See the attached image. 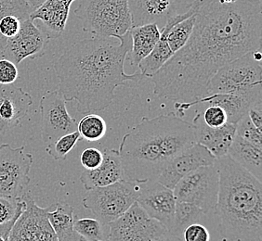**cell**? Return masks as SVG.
<instances>
[{
  "label": "cell",
  "instance_id": "cell-1",
  "mask_svg": "<svg viewBox=\"0 0 262 241\" xmlns=\"http://www.w3.org/2000/svg\"><path fill=\"white\" fill-rule=\"evenodd\" d=\"M192 5L196 18L190 39L151 77L158 98L177 102L205 98L222 67L261 51V0H193Z\"/></svg>",
  "mask_w": 262,
  "mask_h": 241
},
{
  "label": "cell",
  "instance_id": "cell-2",
  "mask_svg": "<svg viewBox=\"0 0 262 241\" xmlns=\"http://www.w3.org/2000/svg\"><path fill=\"white\" fill-rule=\"evenodd\" d=\"M118 40L94 36L78 41L57 60L59 90L67 102L76 101L84 112L103 111L111 105L118 86L142 79L141 71L126 75L124 70L130 30Z\"/></svg>",
  "mask_w": 262,
  "mask_h": 241
},
{
  "label": "cell",
  "instance_id": "cell-3",
  "mask_svg": "<svg viewBox=\"0 0 262 241\" xmlns=\"http://www.w3.org/2000/svg\"><path fill=\"white\" fill-rule=\"evenodd\" d=\"M193 144V126L175 112L143 118L119 146L124 179L141 184L157 181L166 164Z\"/></svg>",
  "mask_w": 262,
  "mask_h": 241
},
{
  "label": "cell",
  "instance_id": "cell-4",
  "mask_svg": "<svg viewBox=\"0 0 262 241\" xmlns=\"http://www.w3.org/2000/svg\"><path fill=\"white\" fill-rule=\"evenodd\" d=\"M220 190L215 207L222 236L231 241H261L262 184L230 156L215 162Z\"/></svg>",
  "mask_w": 262,
  "mask_h": 241
},
{
  "label": "cell",
  "instance_id": "cell-5",
  "mask_svg": "<svg viewBox=\"0 0 262 241\" xmlns=\"http://www.w3.org/2000/svg\"><path fill=\"white\" fill-rule=\"evenodd\" d=\"M75 14L83 30L97 37L118 39L132 28L127 0H81Z\"/></svg>",
  "mask_w": 262,
  "mask_h": 241
},
{
  "label": "cell",
  "instance_id": "cell-6",
  "mask_svg": "<svg viewBox=\"0 0 262 241\" xmlns=\"http://www.w3.org/2000/svg\"><path fill=\"white\" fill-rule=\"evenodd\" d=\"M261 60V51H253L223 66L209 81L207 95L262 93Z\"/></svg>",
  "mask_w": 262,
  "mask_h": 241
},
{
  "label": "cell",
  "instance_id": "cell-7",
  "mask_svg": "<svg viewBox=\"0 0 262 241\" xmlns=\"http://www.w3.org/2000/svg\"><path fill=\"white\" fill-rule=\"evenodd\" d=\"M141 186V183L121 179L89 191L82 203L106 226L119 218L136 202Z\"/></svg>",
  "mask_w": 262,
  "mask_h": 241
},
{
  "label": "cell",
  "instance_id": "cell-8",
  "mask_svg": "<svg viewBox=\"0 0 262 241\" xmlns=\"http://www.w3.org/2000/svg\"><path fill=\"white\" fill-rule=\"evenodd\" d=\"M177 201L196 205L205 212L215 209L220 190L217 166H203L179 181L172 189Z\"/></svg>",
  "mask_w": 262,
  "mask_h": 241
},
{
  "label": "cell",
  "instance_id": "cell-9",
  "mask_svg": "<svg viewBox=\"0 0 262 241\" xmlns=\"http://www.w3.org/2000/svg\"><path fill=\"white\" fill-rule=\"evenodd\" d=\"M109 227L107 241H158L168 232L160 222L151 218L135 202Z\"/></svg>",
  "mask_w": 262,
  "mask_h": 241
},
{
  "label": "cell",
  "instance_id": "cell-10",
  "mask_svg": "<svg viewBox=\"0 0 262 241\" xmlns=\"http://www.w3.org/2000/svg\"><path fill=\"white\" fill-rule=\"evenodd\" d=\"M33 156L25 147L12 148L9 144L0 146V195L20 198L30 182Z\"/></svg>",
  "mask_w": 262,
  "mask_h": 241
},
{
  "label": "cell",
  "instance_id": "cell-11",
  "mask_svg": "<svg viewBox=\"0 0 262 241\" xmlns=\"http://www.w3.org/2000/svg\"><path fill=\"white\" fill-rule=\"evenodd\" d=\"M66 103L59 89L48 91L41 99V136L45 148L77 129V120L69 114Z\"/></svg>",
  "mask_w": 262,
  "mask_h": 241
},
{
  "label": "cell",
  "instance_id": "cell-12",
  "mask_svg": "<svg viewBox=\"0 0 262 241\" xmlns=\"http://www.w3.org/2000/svg\"><path fill=\"white\" fill-rule=\"evenodd\" d=\"M24 198L26 210L12 226L9 241H58L48 218L50 207L41 208L26 194Z\"/></svg>",
  "mask_w": 262,
  "mask_h": 241
},
{
  "label": "cell",
  "instance_id": "cell-13",
  "mask_svg": "<svg viewBox=\"0 0 262 241\" xmlns=\"http://www.w3.org/2000/svg\"><path fill=\"white\" fill-rule=\"evenodd\" d=\"M50 40L49 34L27 18L20 21L17 35L7 40L2 58L10 60L16 65L26 59L35 60L45 53Z\"/></svg>",
  "mask_w": 262,
  "mask_h": 241
},
{
  "label": "cell",
  "instance_id": "cell-14",
  "mask_svg": "<svg viewBox=\"0 0 262 241\" xmlns=\"http://www.w3.org/2000/svg\"><path fill=\"white\" fill-rule=\"evenodd\" d=\"M217 161L207 148L198 143L180 152L166 164L157 182L173 189L184 176L203 166L214 165Z\"/></svg>",
  "mask_w": 262,
  "mask_h": 241
},
{
  "label": "cell",
  "instance_id": "cell-15",
  "mask_svg": "<svg viewBox=\"0 0 262 241\" xmlns=\"http://www.w3.org/2000/svg\"><path fill=\"white\" fill-rule=\"evenodd\" d=\"M176 199L173 190L157 181L142 183L137 203L151 218L170 228L174 218Z\"/></svg>",
  "mask_w": 262,
  "mask_h": 241
},
{
  "label": "cell",
  "instance_id": "cell-16",
  "mask_svg": "<svg viewBox=\"0 0 262 241\" xmlns=\"http://www.w3.org/2000/svg\"><path fill=\"white\" fill-rule=\"evenodd\" d=\"M258 101H262V93L213 94L191 102H176L175 113L183 115L192 106L208 103L209 105L222 107L227 113L228 123L236 125L238 120L247 114L250 107Z\"/></svg>",
  "mask_w": 262,
  "mask_h": 241
},
{
  "label": "cell",
  "instance_id": "cell-17",
  "mask_svg": "<svg viewBox=\"0 0 262 241\" xmlns=\"http://www.w3.org/2000/svg\"><path fill=\"white\" fill-rule=\"evenodd\" d=\"M32 105L29 93L13 85L0 86V134L18 126Z\"/></svg>",
  "mask_w": 262,
  "mask_h": 241
},
{
  "label": "cell",
  "instance_id": "cell-18",
  "mask_svg": "<svg viewBox=\"0 0 262 241\" xmlns=\"http://www.w3.org/2000/svg\"><path fill=\"white\" fill-rule=\"evenodd\" d=\"M195 143L207 148L216 159L227 155L235 136L236 125L227 123L225 126L213 128L207 126L202 113H196L192 120Z\"/></svg>",
  "mask_w": 262,
  "mask_h": 241
},
{
  "label": "cell",
  "instance_id": "cell-19",
  "mask_svg": "<svg viewBox=\"0 0 262 241\" xmlns=\"http://www.w3.org/2000/svg\"><path fill=\"white\" fill-rule=\"evenodd\" d=\"M124 179V172L119 152L116 150L105 149L103 161L94 170H85L81 174L80 181L86 190L109 186Z\"/></svg>",
  "mask_w": 262,
  "mask_h": 241
},
{
  "label": "cell",
  "instance_id": "cell-20",
  "mask_svg": "<svg viewBox=\"0 0 262 241\" xmlns=\"http://www.w3.org/2000/svg\"><path fill=\"white\" fill-rule=\"evenodd\" d=\"M132 27L157 23L161 29L166 20L175 14L173 0H127Z\"/></svg>",
  "mask_w": 262,
  "mask_h": 241
},
{
  "label": "cell",
  "instance_id": "cell-21",
  "mask_svg": "<svg viewBox=\"0 0 262 241\" xmlns=\"http://www.w3.org/2000/svg\"><path fill=\"white\" fill-rule=\"evenodd\" d=\"M76 0H46L29 15L30 20H40L51 38L63 33L70 13L71 5Z\"/></svg>",
  "mask_w": 262,
  "mask_h": 241
},
{
  "label": "cell",
  "instance_id": "cell-22",
  "mask_svg": "<svg viewBox=\"0 0 262 241\" xmlns=\"http://www.w3.org/2000/svg\"><path fill=\"white\" fill-rule=\"evenodd\" d=\"M161 31L157 23L135 26L130 29L131 49L129 60L132 65H139L151 53L160 38Z\"/></svg>",
  "mask_w": 262,
  "mask_h": 241
},
{
  "label": "cell",
  "instance_id": "cell-23",
  "mask_svg": "<svg viewBox=\"0 0 262 241\" xmlns=\"http://www.w3.org/2000/svg\"><path fill=\"white\" fill-rule=\"evenodd\" d=\"M228 155L239 165L256 176L258 180L261 181L262 148L255 146L235 135L228 151Z\"/></svg>",
  "mask_w": 262,
  "mask_h": 241
},
{
  "label": "cell",
  "instance_id": "cell-24",
  "mask_svg": "<svg viewBox=\"0 0 262 241\" xmlns=\"http://www.w3.org/2000/svg\"><path fill=\"white\" fill-rule=\"evenodd\" d=\"M52 206L54 210L50 206L48 218L58 241H83L74 227L76 220L74 207L66 202H58Z\"/></svg>",
  "mask_w": 262,
  "mask_h": 241
},
{
  "label": "cell",
  "instance_id": "cell-25",
  "mask_svg": "<svg viewBox=\"0 0 262 241\" xmlns=\"http://www.w3.org/2000/svg\"><path fill=\"white\" fill-rule=\"evenodd\" d=\"M172 52L166 41V35L161 31L160 38L151 53L139 63L138 67L143 77H151L171 59Z\"/></svg>",
  "mask_w": 262,
  "mask_h": 241
},
{
  "label": "cell",
  "instance_id": "cell-26",
  "mask_svg": "<svg viewBox=\"0 0 262 241\" xmlns=\"http://www.w3.org/2000/svg\"><path fill=\"white\" fill-rule=\"evenodd\" d=\"M205 212L199 207L189 202L177 201L174 218L168 233L175 237H181L185 228L198 223Z\"/></svg>",
  "mask_w": 262,
  "mask_h": 241
},
{
  "label": "cell",
  "instance_id": "cell-27",
  "mask_svg": "<svg viewBox=\"0 0 262 241\" xmlns=\"http://www.w3.org/2000/svg\"><path fill=\"white\" fill-rule=\"evenodd\" d=\"M76 130L80 134L81 139L88 142H96L105 136L107 124L99 114L90 113L84 116L77 123Z\"/></svg>",
  "mask_w": 262,
  "mask_h": 241
},
{
  "label": "cell",
  "instance_id": "cell-28",
  "mask_svg": "<svg viewBox=\"0 0 262 241\" xmlns=\"http://www.w3.org/2000/svg\"><path fill=\"white\" fill-rule=\"evenodd\" d=\"M33 9L25 0H0V20L6 15H14L20 20L29 18ZM7 39L0 35V58L3 56Z\"/></svg>",
  "mask_w": 262,
  "mask_h": 241
},
{
  "label": "cell",
  "instance_id": "cell-29",
  "mask_svg": "<svg viewBox=\"0 0 262 241\" xmlns=\"http://www.w3.org/2000/svg\"><path fill=\"white\" fill-rule=\"evenodd\" d=\"M26 207L24 195L20 198L0 195V226L17 221Z\"/></svg>",
  "mask_w": 262,
  "mask_h": 241
},
{
  "label": "cell",
  "instance_id": "cell-30",
  "mask_svg": "<svg viewBox=\"0 0 262 241\" xmlns=\"http://www.w3.org/2000/svg\"><path fill=\"white\" fill-rule=\"evenodd\" d=\"M103 224L98 219L93 218H82L76 219L74 223V227L83 241L105 240L106 237L103 230Z\"/></svg>",
  "mask_w": 262,
  "mask_h": 241
},
{
  "label": "cell",
  "instance_id": "cell-31",
  "mask_svg": "<svg viewBox=\"0 0 262 241\" xmlns=\"http://www.w3.org/2000/svg\"><path fill=\"white\" fill-rule=\"evenodd\" d=\"M80 140V134L77 130L74 131L59 137L51 145L45 148V150L56 161H62L66 160V156L76 147V143Z\"/></svg>",
  "mask_w": 262,
  "mask_h": 241
},
{
  "label": "cell",
  "instance_id": "cell-32",
  "mask_svg": "<svg viewBox=\"0 0 262 241\" xmlns=\"http://www.w3.org/2000/svg\"><path fill=\"white\" fill-rule=\"evenodd\" d=\"M235 135L243 139L262 148V133L260 129L253 125L247 114L242 117L236 124Z\"/></svg>",
  "mask_w": 262,
  "mask_h": 241
},
{
  "label": "cell",
  "instance_id": "cell-33",
  "mask_svg": "<svg viewBox=\"0 0 262 241\" xmlns=\"http://www.w3.org/2000/svg\"><path fill=\"white\" fill-rule=\"evenodd\" d=\"M202 117L206 125L213 128L222 127L228 123L227 113L220 106H208L202 113Z\"/></svg>",
  "mask_w": 262,
  "mask_h": 241
},
{
  "label": "cell",
  "instance_id": "cell-34",
  "mask_svg": "<svg viewBox=\"0 0 262 241\" xmlns=\"http://www.w3.org/2000/svg\"><path fill=\"white\" fill-rule=\"evenodd\" d=\"M80 161L85 170H94L100 167L103 161V151L97 148H88L82 151Z\"/></svg>",
  "mask_w": 262,
  "mask_h": 241
},
{
  "label": "cell",
  "instance_id": "cell-35",
  "mask_svg": "<svg viewBox=\"0 0 262 241\" xmlns=\"http://www.w3.org/2000/svg\"><path fill=\"white\" fill-rule=\"evenodd\" d=\"M19 76L17 65L5 58H0V86L13 85Z\"/></svg>",
  "mask_w": 262,
  "mask_h": 241
},
{
  "label": "cell",
  "instance_id": "cell-36",
  "mask_svg": "<svg viewBox=\"0 0 262 241\" xmlns=\"http://www.w3.org/2000/svg\"><path fill=\"white\" fill-rule=\"evenodd\" d=\"M21 20L14 15H6L0 20V35L7 40L15 36L20 30Z\"/></svg>",
  "mask_w": 262,
  "mask_h": 241
},
{
  "label": "cell",
  "instance_id": "cell-37",
  "mask_svg": "<svg viewBox=\"0 0 262 241\" xmlns=\"http://www.w3.org/2000/svg\"><path fill=\"white\" fill-rule=\"evenodd\" d=\"M182 236L184 241H210V234L207 227L198 223L186 227Z\"/></svg>",
  "mask_w": 262,
  "mask_h": 241
},
{
  "label": "cell",
  "instance_id": "cell-38",
  "mask_svg": "<svg viewBox=\"0 0 262 241\" xmlns=\"http://www.w3.org/2000/svg\"><path fill=\"white\" fill-rule=\"evenodd\" d=\"M247 115L254 126L261 130L262 127V101H258L251 106L248 110Z\"/></svg>",
  "mask_w": 262,
  "mask_h": 241
},
{
  "label": "cell",
  "instance_id": "cell-39",
  "mask_svg": "<svg viewBox=\"0 0 262 241\" xmlns=\"http://www.w3.org/2000/svg\"><path fill=\"white\" fill-rule=\"evenodd\" d=\"M14 224H15V222H11V223H9V224H5V225L0 226V236H5V237L9 238L10 230H11L12 226H14Z\"/></svg>",
  "mask_w": 262,
  "mask_h": 241
},
{
  "label": "cell",
  "instance_id": "cell-40",
  "mask_svg": "<svg viewBox=\"0 0 262 241\" xmlns=\"http://www.w3.org/2000/svg\"><path fill=\"white\" fill-rule=\"evenodd\" d=\"M28 5L30 6L33 10L37 9L39 6L42 5L46 0H25Z\"/></svg>",
  "mask_w": 262,
  "mask_h": 241
},
{
  "label": "cell",
  "instance_id": "cell-41",
  "mask_svg": "<svg viewBox=\"0 0 262 241\" xmlns=\"http://www.w3.org/2000/svg\"><path fill=\"white\" fill-rule=\"evenodd\" d=\"M221 3H223V4H231V3H233V2H235L236 0H219Z\"/></svg>",
  "mask_w": 262,
  "mask_h": 241
},
{
  "label": "cell",
  "instance_id": "cell-42",
  "mask_svg": "<svg viewBox=\"0 0 262 241\" xmlns=\"http://www.w3.org/2000/svg\"><path fill=\"white\" fill-rule=\"evenodd\" d=\"M167 235H168V232L166 233L165 236H162L161 238H160L158 241H169L168 240V238H167Z\"/></svg>",
  "mask_w": 262,
  "mask_h": 241
},
{
  "label": "cell",
  "instance_id": "cell-43",
  "mask_svg": "<svg viewBox=\"0 0 262 241\" xmlns=\"http://www.w3.org/2000/svg\"><path fill=\"white\" fill-rule=\"evenodd\" d=\"M0 241H9V238L5 237V236H0Z\"/></svg>",
  "mask_w": 262,
  "mask_h": 241
},
{
  "label": "cell",
  "instance_id": "cell-44",
  "mask_svg": "<svg viewBox=\"0 0 262 241\" xmlns=\"http://www.w3.org/2000/svg\"><path fill=\"white\" fill-rule=\"evenodd\" d=\"M99 241H104V240H99Z\"/></svg>",
  "mask_w": 262,
  "mask_h": 241
}]
</instances>
